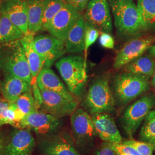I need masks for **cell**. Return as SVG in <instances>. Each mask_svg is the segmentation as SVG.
I'll use <instances>...</instances> for the list:
<instances>
[{"mask_svg":"<svg viewBox=\"0 0 155 155\" xmlns=\"http://www.w3.org/2000/svg\"><path fill=\"white\" fill-rule=\"evenodd\" d=\"M119 38L129 41L148 31L133 0H107Z\"/></svg>","mask_w":155,"mask_h":155,"instance_id":"1","label":"cell"},{"mask_svg":"<svg viewBox=\"0 0 155 155\" xmlns=\"http://www.w3.org/2000/svg\"><path fill=\"white\" fill-rule=\"evenodd\" d=\"M0 71L31 83V74L21 39L0 45Z\"/></svg>","mask_w":155,"mask_h":155,"instance_id":"2","label":"cell"},{"mask_svg":"<svg viewBox=\"0 0 155 155\" xmlns=\"http://www.w3.org/2000/svg\"><path fill=\"white\" fill-rule=\"evenodd\" d=\"M55 66L71 93L75 97H80L87 79L84 58L76 55L67 56L56 61Z\"/></svg>","mask_w":155,"mask_h":155,"instance_id":"3","label":"cell"},{"mask_svg":"<svg viewBox=\"0 0 155 155\" xmlns=\"http://www.w3.org/2000/svg\"><path fill=\"white\" fill-rule=\"evenodd\" d=\"M115 98L111 90L109 78H97L89 87L83 106L90 115L107 113L115 109Z\"/></svg>","mask_w":155,"mask_h":155,"instance_id":"4","label":"cell"},{"mask_svg":"<svg viewBox=\"0 0 155 155\" xmlns=\"http://www.w3.org/2000/svg\"><path fill=\"white\" fill-rule=\"evenodd\" d=\"M149 80V77L130 72L117 74L113 83L115 99L121 105L132 102L150 89Z\"/></svg>","mask_w":155,"mask_h":155,"instance_id":"5","label":"cell"},{"mask_svg":"<svg viewBox=\"0 0 155 155\" xmlns=\"http://www.w3.org/2000/svg\"><path fill=\"white\" fill-rule=\"evenodd\" d=\"M155 106V95H145L129 106L121 118V125L124 132L132 139L141 123Z\"/></svg>","mask_w":155,"mask_h":155,"instance_id":"6","label":"cell"},{"mask_svg":"<svg viewBox=\"0 0 155 155\" xmlns=\"http://www.w3.org/2000/svg\"><path fill=\"white\" fill-rule=\"evenodd\" d=\"M70 123L74 143L81 150L91 148L97 136L91 115L87 111L77 108L71 115Z\"/></svg>","mask_w":155,"mask_h":155,"instance_id":"7","label":"cell"},{"mask_svg":"<svg viewBox=\"0 0 155 155\" xmlns=\"http://www.w3.org/2000/svg\"><path fill=\"white\" fill-rule=\"evenodd\" d=\"M61 126L60 118L39 110L25 115L19 122V128H28L44 137L58 133Z\"/></svg>","mask_w":155,"mask_h":155,"instance_id":"8","label":"cell"},{"mask_svg":"<svg viewBox=\"0 0 155 155\" xmlns=\"http://www.w3.org/2000/svg\"><path fill=\"white\" fill-rule=\"evenodd\" d=\"M42 96L40 111L56 118L71 116L78 108L77 100L67 98L61 94L46 89L39 88Z\"/></svg>","mask_w":155,"mask_h":155,"instance_id":"9","label":"cell"},{"mask_svg":"<svg viewBox=\"0 0 155 155\" xmlns=\"http://www.w3.org/2000/svg\"><path fill=\"white\" fill-rule=\"evenodd\" d=\"M155 42V36H140L127 41L117 53L113 61V68L120 69L127 63L143 55Z\"/></svg>","mask_w":155,"mask_h":155,"instance_id":"10","label":"cell"},{"mask_svg":"<svg viewBox=\"0 0 155 155\" xmlns=\"http://www.w3.org/2000/svg\"><path fill=\"white\" fill-rule=\"evenodd\" d=\"M82 13L67 4L48 22L43 30L65 41L67 36Z\"/></svg>","mask_w":155,"mask_h":155,"instance_id":"11","label":"cell"},{"mask_svg":"<svg viewBox=\"0 0 155 155\" xmlns=\"http://www.w3.org/2000/svg\"><path fill=\"white\" fill-rule=\"evenodd\" d=\"M84 17L87 22L99 31L112 33L113 21L107 0H90Z\"/></svg>","mask_w":155,"mask_h":155,"instance_id":"12","label":"cell"},{"mask_svg":"<svg viewBox=\"0 0 155 155\" xmlns=\"http://www.w3.org/2000/svg\"><path fill=\"white\" fill-rule=\"evenodd\" d=\"M35 50L45 61L44 67L50 68L66 53L65 43L51 35H41L34 37Z\"/></svg>","mask_w":155,"mask_h":155,"instance_id":"13","label":"cell"},{"mask_svg":"<svg viewBox=\"0 0 155 155\" xmlns=\"http://www.w3.org/2000/svg\"><path fill=\"white\" fill-rule=\"evenodd\" d=\"M36 141L28 128L14 129L8 137L5 155H31Z\"/></svg>","mask_w":155,"mask_h":155,"instance_id":"14","label":"cell"},{"mask_svg":"<svg viewBox=\"0 0 155 155\" xmlns=\"http://www.w3.org/2000/svg\"><path fill=\"white\" fill-rule=\"evenodd\" d=\"M38 148L44 155H81L68 137L56 133L41 140Z\"/></svg>","mask_w":155,"mask_h":155,"instance_id":"15","label":"cell"},{"mask_svg":"<svg viewBox=\"0 0 155 155\" xmlns=\"http://www.w3.org/2000/svg\"><path fill=\"white\" fill-rule=\"evenodd\" d=\"M95 131L102 140L110 143H121L122 136L113 117L106 113L91 115Z\"/></svg>","mask_w":155,"mask_h":155,"instance_id":"16","label":"cell"},{"mask_svg":"<svg viewBox=\"0 0 155 155\" xmlns=\"http://www.w3.org/2000/svg\"><path fill=\"white\" fill-rule=\"evenodd\" d=\"M0 11L5 13L12 23L25 35L28 34L27 0H3Z\"/></svg>","mask_w":155,"mask_h":155,"instance_id":"17","label":"cell"},{"mask_svg":"<svg viewBox=\"0 0 155 155\" xmlns=\"http://www.w3.org/2000/svg\"><path fill=\"white\" fill-rule=\"evenodd\" d=\"M37 83L39 88L58 93L69 100H77L61 79L50 68H43L37 78Z\"/></svg>","mask_w":155,"mask_h":155,"instance_id":"18","label":"cell"},{"mask_svg":"<svg viewBox=\"0 0 155 155\" xmlns=\"http://www.w3.org/2000/svg\"><path fill=\"white\" fill-rule=\"evenodd\" d=\"M0 82V90L2 95L6 100L15 102L22 94L32 90L31 83L21 78L10 75H5Z\"/></svg>","mask_w":155,"mask_h":155,"instance_id":"19","label":"cell"},{"mask_svg":"<svg viewBox=\"0 0 155 155\" xmlns=\"http://www.w3.org/2000/svg\"><path fill=\"white\" fill-rule=\"evenodd\" d=\"M34 37V35L28 33L21 39L31 71V85L37 83V78L45 64L44 59L35 48Z\"/></svg>","mask_w":155,"mask_h":155,"instance_id":"20","label":"cell"},{"mask_svg":"<svg viewBox=\"0 0 155 155\" xmlns=\"http://www.w3.org/2000/svg\"><path fill=\"white\" fill-rule=\"evenodd\" d=\"M86 20L83 15L75 23L65 40L67 53L75 54L84 50V32Z\"/></svg>","mask_w":155,"mask_h":155,"instance_id":"21","label":"cell"},{"mask_svg":"<svg viewBox=\"0 0 155 155\" xmlns=\"http://www.w3.org/2000/svg\"><path fill=\"white\" fill-rule=\"evenodd\" d=\"M45 0H27L28 33L34 35L41 30Z\"/></svg>","mask_w":155,"mask_h":155,"instance_id":"22","label":"cell"},{"mask_svg":"<svg viewBox=\"0 0 155 155\" xmlns=\"http://www.w3.org/2000/svg\"><path fill=\"white\" fill-rule=\"evenodd\" d=\"M125 72L150 78L155 70V59L150 56H141L122 67Z\"/></svg>","mask_w":155,"mask_h":155,"instance_id":"23","label":"cell"},{"mask_svg":"<svg viewBox=\"0 0 155 155\" xmlns=\"http://www.w3.org/2000/svg\"><path fill=\"white\" fill-rule=\"evenodd\" d=\"M25 34L15 25L4 12L0 11V45L21 39Z\"/></svg>","mask_w":155,"mask_h":155,"instance_id":"24","label":"cell"},{"mask_svg":"<svg viewBox=\"0 0 155 155\" xmlns=\"http://www.w3.org/2000/svg\"><path fill=\"white\" fill-rule=\"evenodd\" d=\"M137 7L147 28L155 27V0H137Z\"/></svg>","mask_w":155,"mask_h":155,"instance_id":"25","label":"cell"},{"mask_svg":"<svg viewBox=\"0 0 155 155\" xmlns=\"http://www.w3.org/2000/svg\"><path fill=\"white\" fill-rule=\"evenodd\" d=\"M139 137L141 141L153 145L155 147V110H152L144 120Z\"/></svg>","mask_w":155,"mask_h":155,"instance_id":"26","label":"cell"},{"mask_svg":"<svg viewBox=\"0 0 155 155\" xmlns=\"http://www.w3.org/2000/svg\"><path fill=\"white\" fill-rule=\"evenodd\" d=\"M66 4V2L63 0H45L41 30L51 21Z\"/></svg>","mask_w":155,"mask_h":155,"instance_id":"27","label":"cell"},{"mask_svg":"<svg viewBox=\"0 0 155 155\" xmlns=\"http://www.w3.org/2000/svg\"><path fill=\"white\" fill-rule=\"evenodd\" d=\"M17 108L25 116L36 110L32 91H29L20 95L15 102Z\"/></svg>","mask_w":155,"mask_h":155,"instance_id":"28","label":"cell"},{"mask_svg":"<svg viewBox=\"0 0 155 155\" xmlns=\"http://www.w3.org/2000/svg\"><path fill=\"white\" fill-rule=\"evenodd\" d=\"M99 30L93 25L86 21L85 32H84V56L86 61L87 52L91 45L94 44L99 36Z\"/></svg>","mask_w":155,"mask_h":155,"instance_id":"29","label":"cell"},{"mask_svg":"<svg viewBox=\"0 0 155 155\" xmlns=\"http://www.w3.org/2000/svg\"><path fill=\"white\" fill-rule=\"evenodd\" d=\"M122 143L133 147L141 155H153L155 147L147 142L130 139L122 141Z\"/></svg>","mask_w":155,"mask_h":155,"instance_id":"30","label":"cell"},{"mask_svg":"<svg viewBox=\"0 0 155 155\" xmlns=\"http://www.w3.org/2000/svg\"><path fill=\"white\" fill-rule=\"evenodd\" d=\"M111 145L117 155H141L133 147L127 144L111 143Z\"/></svg>","mask_w":155,"mask_h":155,"instance_id":"31","label":"cell"},{"mask_svg":"<svg viewBox=\"0 0 155 155\" xmlns=\"http://www.w3.org/2000/svg\"><path fill=\"white\" fill-rule=\"evenodd\" d=\"M100 43L105 48L113 49L114 48V40L110 33L102 32L100 35Z\"/></svg>","mask_w":155,"mask_h":155,"instance_id":"32","label":"cell"},{"mask_svg":"<svg viewBox=\"0 0 155 155\" xmlns=\"http://www.w3.org/2000/svg\"><path fill=\"white\" fill-rule=\"evenodd\" d=\"M94 155H117V154L111 145V143L105 141L100 145Z\"/></svg>","mask_w":155,"mask_h":155,"instance_id":"33","label":"cell"},{"mask_svg":"<svg viewBox=\"0 0 155 155\" xmlns=\"http://www.w3.org/2000/svg\"><path fill=\"white\" fill-rule=\"evenodd\" d=\"M89 1L90 0H65V2L78 11L82 13V12L86 10Z\"/></svg>","mask_w":155,"mask_h":155,"instance_id":"34","label":"cell"},{"mask_svg":"<svg viewBox=\"0 0 155 155\" xmlns=\"http://www.w3.org/2000/svg\"><path fill=\"white\" fill-rule=\"evenodd\" d=\"M32 91L33 93V97L35 101V105L36 110H39L42 104V96L41 91L39 89L38 83H35L32 85Z\"/></svg>","mask_w":155,"mask_h":155,"instance_id":"35","label":"cell"},{"mask_svg":"<svg viewBox=\"0 0 155 155\" xmlns=\"http://www.w3.org/2000/svg\"><path fill=\"white\" fill-rule=\"evenodd\" d=\"M11 102L6 100L4 97L0 98V116H3L5 111L11 105Z\"/></svg>","mask_w":155,"mask_h":155,"instance_id":"36","label":"cell"},{"mask_svg":"<svg viewBox=\"0 0 155 155\" xmlns=\"http://www.w3.org/2000/svg\"><path fill=\"white\" fill-rule=\"evenodd\" d=\"M8 137L3 132H0V155H5V147Z\"/></svg>","mask_w":155,"mask_h":155,"instance_id":"37","label":"cell"},{"mask_svg":"<svg viewBox=\"0 0 155 155\" xmlns=\"http://www.w3.org/2000/svg\"><path fill=\"white\" fill-rule=\"evenodd\" d=\"M150 55L153 56L155 58V44L154 45H152L150 48Z\"/></svg>","mask_w":155,"mask_h":155,"instance_id":"38","label":"cell"},{"mask_svg":"<svg viewBox=\"0 0 155 155\" xmlns=\"http://www.w3.org/2000/svg\"><path fill=\"white\" fill-rule=\"evenodd\" d=\"M5 124H6V122L4 120V119L2 117L0 116V127H1L2 125H5Z\"/></svg>","mask_w":155,"mask_h":155,"instance_id":"39","label":"cell"},{"mask_svg":"<svg viewBox=\"0 0 155 155\" xmlns=\"http://www.w3.org/2000/svg\"><path fill=\"white\" fill-rule=\"evenodd\" d=\"M152 84L154 87L155 90V72L153 73V75H152Z\"/></svg>","mask_w":155,"mask_h":155,"instance_id":"40","label":"cell"},{"mask_svg":"<svg viewBox=\"0 0 155 155\" xmlns=\"http://www.w3.org/2000/svg\"><path fill=\"white\" fill-rule=\"evenodd\" d=\"M2 1H3V0H0V8H1V4H2Z\"/></svg>","mask_w":155,"mask_h":155,"instance_id":"41","label":"cell"},{"mask_svg":"<svg viewBox=\"0 0 155 155\" xmlns=\"http://www.w3.org/2000/svg\"><path fill=\"white\" fill-rule=\"evenodd\" d=\"M3 97V96L2 95V94H1V90H0V98H1V97Z\"/></svg>","mask_w":155,"mask_h":155,"instance_id":"42","label":"cell"},{"mask_svg":"<svg viewBox=\"0 0 155 155\" xmlns=\"http://www.w3.org/2000/svg\"><path fill=\"white\" fill-rule=\"evenodd\" d=\"M0 77H1V71H0Z\"/></svg>","mask_w":155,"mask_h":155,"instance_id":"43","label":"cell"},{"mask_svg":"<svg viewBox=\"0 0 155 155\" xmlns=\"http://www.w3.org/2000/svg\"><path fill=\"white\" fill-rule=\"evenodd\" d=\"M63 1H65V0H63Z\"/></svg>","mask_w":155,"mask_h":155,"instance_id":"44","label":"cell"}]
</instances>
